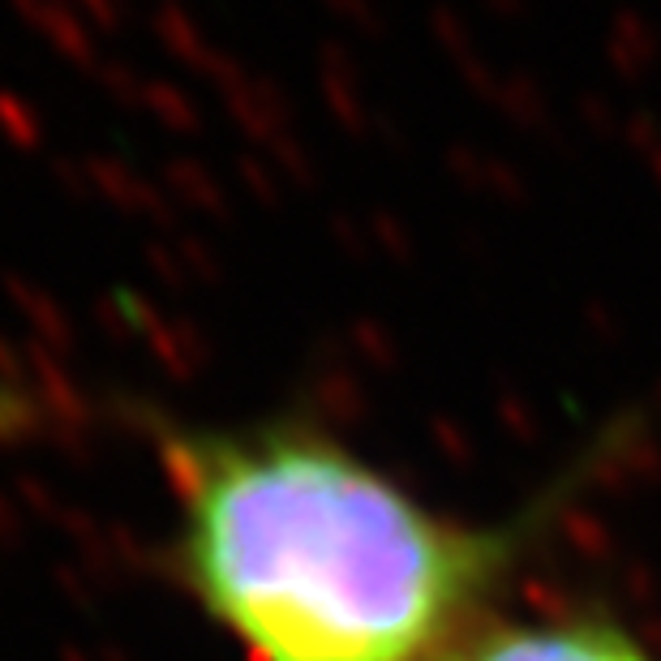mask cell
Returning <instances> with one entry per match:
<instances>
[{"label": "cell", "instance_id": "7a4b0ae2", "mask_svg": "<svg viewBox=\"0 0 661 661\" xmlns=\"http://www.w3.org/2000/svg\"><path fill=\"white\" fill-rule=\"evenodd\" d=\"M447 661H658V653L601 606L502 614L495 610L447 653Z\"/></svg>", "mask_w": 661, "mask_h": 661}, {"label": "cell", "instance_id": "6da1fadb", "mask_svg": "<svg viewBox=\"0 0 661 661\" xmlns=\"http://www.w3.org/2000/svg\"><path fill=\"white\" fill-rule=\"evenodd\" d=\"M172 495L167 580L245 661H447L623 456L610 421L507 520L430 507L305 408L199 421L125 408Z\"/></svg>", "mask_w": 661, "mask_h": 661}]
</instances>
